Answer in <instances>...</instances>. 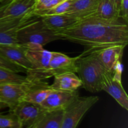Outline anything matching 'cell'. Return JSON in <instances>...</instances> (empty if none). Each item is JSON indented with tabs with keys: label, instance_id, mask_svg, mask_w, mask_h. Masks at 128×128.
I'll return each mask as SVG.
<instances>
[{
	"label": "cell",
	"instance_id": "obj_1",
	"mask_svg": "<svg viewBox=\"0 0 128 128\" xmlns=\"http://www.w3.org/2000/svg\"><path fill=\"white\" fill-rule=\"evenodd\" d=\"M56 33L60 40L83 46L85 49L82 54L96 52L113 45L126 46L128 43V21L122 18L106 20L91 15Z\"/></svg>",
	"mask_w": 128,
	"mask_h": 128
},
{
	"label": "cell",
	"instance_id": "obj_2",
	"mask_svg": "<svg viewBox=\"0 0 128 128\" xmlns=\"http://www.w3.org/2000/svg\"><path fill=\"white\" fill-rule=\"evenodd\" d=\"M105 69L95 52L79 55L76 61V72L86 91L97 92L102 91L101 80Z\"/></svg>",
	"mask_w": 128,
	"mask_h": 128
},
{
	"label": "cell",
	"instance_id": "obj_3",
	"mask_svg": "<svg viewBox=\"0 0 128 128\" xmlns=\"http://www.w3.org/2000/svg\"><path fill=\"white\" fill-rule=\"evenodd\" d=\"M16 40L19 44L36 43L42 46L60 40L56 32L50 30L37 17L22 25L16 32Z\"/></svg>",
	"mask_w": 128,
	"mask_h": 128
},
{
	"label": "cell",
	"instance_id": "obj_4",
	"mask_svg": "<svg viewBox=\"0 0 128 128\" xmlns=\"http://www.w3.org/2000/svg\"><path fill=\"white\" fill-rule=\"evenodd\" d=\"M78 56L71 58L60 52H51L48 66L46 70L28 79L29 82L44 81L66 72H76V61Z\"/></svg>",
	"mask_w": 128,
	"mask_h": 128
},
{
	"label": "cell",
	"instance_id": "obj_5",
	"mask_svg": "<svg viewBox=\"0 0 128 128\" xmlns=\"http://www.w3.org/2000/svg\"><path fill=\"white\" fill-rule=\"evenodd\" d=\"M122 66H119L113 71L105 70L102 75L101 90L112 96L118 103L128 110V96L122 84Z\"/></svg>",
	"mask_w": 128,
	"mask_h": 128
},
{
	"label": "cell",
	"instance_id": "obj_6",
	"mask_svg": "<svg viewBox=\"0 0 128 128\" xmlns=\"http://www.w3.org/2000/svg\"><path fill=\"white\" fill-rule=\"evenodd\" d=\"M99 101L97 96L78 97L64 110L61 128H76L88 111Z\"/></svg>",
	"mask_w": 128,
	"mask_h": 128
},
{
	"label": "cell",
	"instance_id": "obj_7",
	"mask_svg": "<svg viewBox=\"0 0 128 128\" xmlns=\"http://www.w3.org/2000/svg\"><path fill=\"white\" fill-rule=\"evenodd\" d=\"M36 0H0V23L32 13Z\"/></svg>",
	"mask_w": 128,
	"mask_h": 128
},
{
	"label": "cell",
	"instance_id": "obj_8",
	"mask_svg": "<svg viewBox=\"0 0 128 128\" xmlns=\"http://www.w3.org/2000/svg\"><path fill=\"white\" fill-rule=\"evenodd\" d=\"M26 58L31 65V69L26 71V79L46 70L48 66L51 51L43 48V46L36 43L22 44Z\"/></svg>",
	"mask_w": 128,
	"mask_h": 128
},
{
	"label": "cell",
	"instance_id": "obj_9",
	"mask_svg": "<svg viewBox=\"0 0 128 128\" xmlns=\"http://www.w3.org/2000/svg\"><path fill=\"white\" fill-rule=\"evenodd\" d=\"M30 82L25 83H0V101L10 109V112L22 101Z\"/></svg>",
	"mask_w": 128,
	"mask_h": 128
},
{
	"label": "cell",
	"instance_id": "obj_10",
	"mask_svg": "<svg viewBox=\"0 0 128 128\" xmlns=\"http://www.w3.org/2000/svg\"><path fill=\"white\" fill-rule=\"evenodd\" d=\"M44 111L41 105L22 101L11 112L18 118L22 128H31Z\"/></svg>",
	"mask_w": 128,
	"mask_h": 128
},
{
	"label": "cell",
	"instance_id": "obj_11",
	"mask_svg": "<svg viewBox=\"0 0 128 128\" xmlns=\"http://www.w3.org/2000/svg\"><path fill=\"white\" fill-rule=\"evenodd\" d=\"M79 96L78 92L52 90L41 104L46 111L64 110L74 99Z\"/></svg>",
	"mask_w": 128,
	"mask_h": 128
},
{
	"label": "cell",
	"instance_id": "obj_12",
	"mask_svg": "<svg viewBox=\"0 0 128 128\" xmlns=\"http://www.w3.org/2000/svg\"><path fill=\"white\" fill-rule=\"evenodd\" d=\"M125 47L123 45H113L101 49L95 52L104 68L108 71H113L117 65L122 62Z\"/></svg>",
	"mask_w": 128,
	"mask_h": 128
},
{
	"label": "cell",
	"instance_id": "obj_13",
	"mask_svg": "<svg viewBox=\"0 0 128 128\" xmlns=\"http://www.w3.org/2000/svg\"><path fill=\"white\" fill-rule=\"evenodd\" d=\"M0 54L26 71L31 69V64L25 55L22 44H1Z\"/></svg>",
	"mask_w": 128,
	"mask_h": 128
},
{
	"label": "cell",
	"instance_id": "obj_14",
	"mask_svg": "<svg viewBox=\"0 0 128 128\" xmlns=\"http://www.w3.org/2000/svg\"><path fill=\"white\" fill-rule=\"evenodd\" d=\"M36 17L32 13L12 21L0 23V44H18L16 40L18 30Z\"/></svg>",
	"mask_w": 128,
	"mask_h": 128
},
{
	"label": "cell",
	"instance_id": "obj_15",
	"mask_svg": "<svg viewBox=\"0 0 128 128\" xmlns=\"http://www.w3.org/2000/svg\"><path fill=\"white\" fill-rule=\"evenodd\" d=\"M52 90L51 86L44 81L30 82L22 101L40 105Z\"/></svg>",
	"mask_w": 128,
	"mask_h": 128
},
{
	"label": "cell",
	"instance_id": "obj_16",
	"mask_svg": "<svg viewBox=\"0 0 128 128\" xmlns=\"http://www.w3.org/2000/svg\"><path fill=\"white\" fill-rule=\"evenodd\" d=\"M40 18H41L42 22L48 28L55 32L66 30L76 24L80 20L77 18L67 14L51 15Z\"/></svg>",
	"mask_w": 128,
	"mask_h": 128
},
{
	"label": "cell",
	"instance_id": "obj_17",
	"mask_svg": "<svg viewBox=\"0 0 128 128\" xmlns=\"http://www.w3.org/2000/svg\"><path fill=\"white\" fill-rule=\"evenodd\" d=\"M51 88L55 90L74 91L82 86L79 76L73 72H66L54 76Z\"/></svg>",
	"mask_w": 128,
	"mask_h": 128
},
{
	"label": "cell",
	"instance_id": "obj_18",
	"mask_svg": "<svg viewBox=\"0 0 128 128\" xmlns=\"http://www.w3.org/2000/svg\"><path fill=\"white\" fill-rule=\"evenodd\" d=\"M99 0H71L67 14L81 20L95 13Z\"/></svg>",
	"mask_w": 128,
	"mask_h": 128
},
{
	"label": "cell",
	"instance_id": "obj_19",
	"mask_svg": "<svg viewBox=\"0 0 128 128\" xmlns=\"http://www.w3.org/2000/svg\"><path fill=\"white\" fill-rule=\"evenodd\" d=\"M64 110H44L31 128H61Z\"/></svg>",
	"mask_w": 128,
	"mask_h": 128
},
{
	"label": "cell",
	"instance_id": "obj_20",
	"mask_svg": "<svg viewBox=\"0 0 128 128\" xmlns=\"http://www.w3.org/2000/svg\"><path fill=\"white\" fill-rule=\"evenodd\" d=\"M93 15L106 20H116L122 18L120 10L111 0H99Z\"/></svg>",
	"mask_w": 128,
	"mask_h": 128
},
{
	"label": "cell",
	"instance_id": "obj_21",
	"mask_svg": "<svg viewBox=\"0 0 128 128\" xmlns=\"http://www.w3.org/2000/svg\"><path fill=\"white\" fill-rule=\"evenodd\" d=\"M71 2V0H66L51 8L43 10H34L32 11V14L34 16H37V17H43V16H51V15L66 14L70 10Z\"/></svg>",
	"mask_w": 128,
	"mask_h": 128
},
{
	"label": "cell",
	"instance_id": "obj_22",
	"mask_svg": "<svg viewBox=\"0 0 128 128\" xmlns=\"http://www.w3.org/2000/svg\"><path fill=\"white\" fill-rule=\"evenodd\" d=\"M29 82L26 76H23L10 70L0 67V83L5 82H16L25 83Z\"/></svg>",
	"mask_w": 128,
	"mask_h": 128
},
{
	"label": "cell",
	"instance_id": "obj_23",
	"mask_svg": "<svg viewBox=\"0 0 128 128\" xmlns=\"http://www.w3.org/2000/svg\"><path fill=\"white\" fill-rule=\"evenodd\" d=\"M0 128H22L21 122L12 112L8 114H0Z\"/></svg>",
	"mask_w": 128,
	"mask_h": 128
},
{
	"label": "cell",
	"instance_id": "obj_24",
	"mask_svg": "<svg viewBox=\"0 0 128 128\" xmlns=\"http://www.w3.org/2000/svg\"><path fill=\"white\" fill-rule=\"evenodd\" d=\"M66 0H36L34 10H43L51 8Z\"/></svg>",
	"mask_w": 128,
	"mask_h": 128
},
{
	"label": "cell",
	"instance_id": "obj_25",
	"mask_svg": "<svg viewBox=\"0 0 128 128\" xmlns=\"http://www.w3.org/2000/svg\"><path fill=\"white\" fill-rule=\"evenodd\" d=\"M0 67L4 68H6L8 70H10L16 72H26V71L24 69L20 67L18 65L12 63V62H10V61H8L4 57H3L1 54H0Z\"/></svg>",
	"mask_w": 128,
	"mask_h": 128
},
{
	"label": "cell",
	"instance_id": "obj_26",
	"mask_svg": "<svg viewBox=\"0 0 128 128\" xmlns=\"http://www.w3.org/2000/svg\"><path fill=\"white\" fill-rule=\"evenodd\" d=\"M121 16L128 21V0H121Z\"/></svg>",
	"mask_w": 128,
	"mask_h": 128
},
{
	"label": "cell",
	"instance_id": "obj_27",
	"mask_svg": "<svg viewBox=\"0 0 128 128\" xmlns=\"http://www.w3.org/2000/svg\"><path fill=\"white\" fill-rule=\"evenodd\" d=\"M117 6V7L121 11V0H111Z\"/></svg>",
	"mask_w": 128,
	"mask_h": 128
},
{
	"label": "cell",
	"instance_id": "obj_28",
	"mask_svg": "<svg viewBox=\"0 0 128 128\" xmlns=\"http://www.w3.org/2000/svg\"><path fill=\"white\" fill-rule=\"evenodd\" d=\"M5 108H7V106H6L5 104L2 103V102H1V101H0V110H1L2 109Z\"/></svg>",
	"mask_w": 128,
	"mask_h": 128
}]
</instances>
